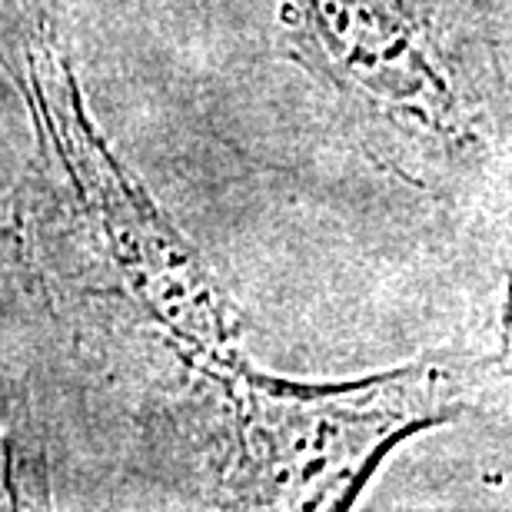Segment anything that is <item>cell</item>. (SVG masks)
Wrapping results in <instances>:
<instances>
[{
    "instance_id": "obj_1",
    "label": "cell",
    "mask_w": 512,
    "mask_h": 512,
    "mask_svg": "<svg viewBox=\"0 0 512 512\" xmlns=\"http://www.w3.org/2000/svg\"><path fill=\"white\" fill-rule=\"evenodd\" d=\"M473 14L469 0H290L293 57L366 124H389V147L449 160L473 147L479 124Z\"/></svg>"
}]
</instances>
